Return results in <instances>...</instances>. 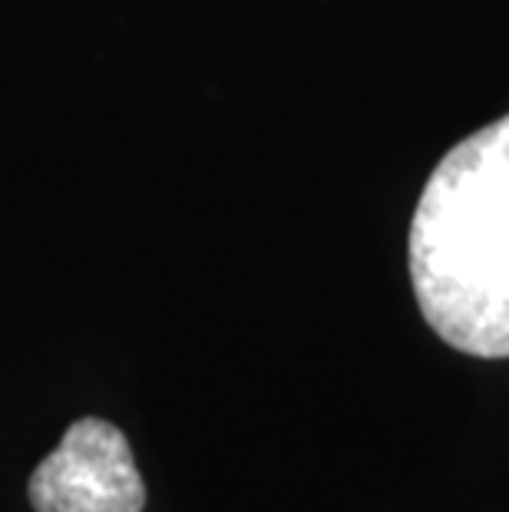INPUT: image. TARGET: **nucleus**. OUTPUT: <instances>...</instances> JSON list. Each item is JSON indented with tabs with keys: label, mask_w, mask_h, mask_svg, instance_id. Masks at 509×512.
Listing matches in <instances>:
<instances>
[{
	"label": "nucleus",
	"mask_w": 509,
	"mask_h": 512,
	"mask_svg": "<svg viewBox=\"0 0 509 512\" xmlns=\"http://www.w3.org/2000/svg\"><path fill=\"white\" fill-rule=\"evenodd\" d=\"M424 321L463 354L509 357V113L453 146L410 222Z\"/></svg>",
	"instance_id": "1"
},
{
	"label": "nucleus",
	"mask_w": 509,
	"mask_h": 512,
	"mask_svg": "<svg viewBox=\"0 0 509 512\" xmlns=\"http://www.w3.org/2000/svg\"><path fill=\"white\" fill-rule=\"evenodd\" d=\"M30 503L37 512H143L146 486L126 433L96 417L70 423L30 476Z\"/></svg>",
	"instance_id": "2"
}]
</instances>
